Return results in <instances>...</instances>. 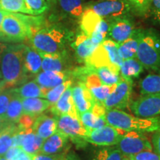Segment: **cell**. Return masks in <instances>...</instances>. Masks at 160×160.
<instances>
[{
    "label": "cell",
    "instance_id": "obj_1",
    "mask_svg": "<svg viewBox=\"0 0 160 160\" xmlns=\"http://www.w3.org/2000/svg\"><path fill=\"white\" fill-rule=\"evenodd\" d=\"M39 54H65L67 46L73 40V33L59 24L46 25L28 39Z\"/></svg>",
    "mask_w": 160,
    "mask_h": 160
},
{
    "label": "cell",
    "instance_id": "obj_2",
    "mask_svg": "<svg viewBox=\"0 0 160 160\" xmlns=\"http://www.w3.org/2000/svg\"><path fill=\"white\" fill-rule=\"evenodd\" d=\"M25 45H7L1 60V72L4 88H14L27 81L28 73L24 64L23 50Z\"/></svg>",
    "mask_w": 160,
    "mask_h": 160
},
{
    "label": "cell",
    "instance_id": "obj_3",
    "mask_svg": "<svg viewBox=\"0 0 160 160\" xmlns=\"http://www.w3.org/2000/svg\"><path fill=\"white\" fill-rule=\"evenodd\" d=\"M106 121L109 125L125 131H134L141 133L160 131V115L139 117L122 110H106Z\"/></svg>",
    "mask_w": 160,
    "mask_h": 160
},
{
    "label": "cell",
    "instance_id": "obj_4",
    "mask_svg": "<svg viewBox=\"0 0 160 160\" xmlns=\"http://www.w3.org/2000/svg\"><path fill=\"white\" fill-rule=\"evenodd\" d=\"M137 58L144 68L160 73V32L141 29Z\"/></svg>",
    "mask_w": 160,
    "mask_h": 160
},
{
    "label": "cell",
    "instance_id": "obj_5",
    "mask_svg": "<svg viewBox=\"0 0 160 160\" xmlns=\"http://www.w3.org/2000/svg\"><path fill=\"white\" fill-rule=\"evenodd\" d=\"M85 8H89L107 22L116 18L130 17L131 10L125 0H99L85 4Z\"/></svg>",
    "mask_w": 160,
    "mask_h": 160
},
{
    "label": "cell",
    "instance_id": "obj_6",
    "mask_svg": "<svg viewBox=\"0 0 160 160\" xmlns=\"http://www.w3.org/2000/svg\"><path fill=\"white\" fill-rule=\"evenodd\" d=\"M3 42L19 43L28 39V28L18 13H6L2 23Z\"/></svg>",
    "mask_w": 160,
    "mask_h": 160
},
{
    "label": "cell",
    "instance_id": "obj_7",
    "mask_svg": "<svg viewBox=\"0 0 160 160\" xmlns=\"http://www.w3.org/2000/svg\"><path fill=\"white\" fill-rule=\"evenodd\" d=\"M57 131L65 133L69 139L77 145H84L85 139L89 134L90 131L84 126L79 117L65 114L57 117Z\"/></svg>",
    "mask_w": 160,
    "mask_h": 160
},
{
    "label": "cell",
    "instance_id": "obj_8",
    "mask_svg": "<svg viewBox=\"0 0 160 160\" xmlns=\"http://www.w3.org/2000/svg\"><path fill=\"white\" fill-rule=\"evenodd\" d=\"M117 148L125 157L137 154L144 151H153L151 142L147 136L134 131H125Z\"/></svg>",
    "mask_w": 160,
    "mask_h": 160
},
{
    "label": "cell",
    "instance_id": "obj_9",
    "mask_svg": "<svg viewBox=\"0 0 160 160\" xmlns=\"http://www.w3.org/2000/svg\"><path fill=\"white\" fill-rule=\"evenodd\" d=\"M133 87V79L122 78L113 92L102 103L106 110H122L126 108L129 104Z\"/></svg>",
    "mask_w": 160,
    "mask_h": 160
},
{
    "label": "cell",
    "instance_id": "obj_10",
    "mask_svg": "<svg viewBox=\"0 0 160 160\" xmlns=\"http://www.w3.org/2000/svg\"><path fill=\"white\" fill-rule=\"evenodd\" d=\"M124 133L125 131L107 125L99 128L90 131L85 141L98 146L117 145Z\"/></svg>",
    "mask_w": 160,
    "mask_h": 160
},
{
    "label": "cell",
    "instance_id": "obj_11",
    "mask_svg": "<svg viewBox=\"0 0 160 160\" xmlns=\"http://www.w3.org/2000/svg\"><path fill=\"white\" fill-rule=\"evenodd\" d=\"M136 117H150L160 115V93L142 95L130 105Z\"/></svg>",
    "mask_w": 160,
    "mask_h": 160
},
{
    "label": "cell",
    "instance_id": "obj_12",
    "mask_svg": "<svg viewBox=\"0 0 160 160\" xmlns=\"http://www.w3.org/2000/svg\"><path fill=\"white\" fill-rule=\"evenodd\" d=\"M44 140L35 133L32 128L25 131L19 129L13 137L12 147H19L28 155L31 156L39 153Z\"/></svg>",
    "mask_w": 160,
    "mask_h": 160
},
{
    "label": "cell",
    "instance_id": "obj_13",
    "mask_svg": "<svg viewBox=\"0 0 160 160\" xmlns=\"http://www.w3.org/2000/svg\"><path fill=\"white\" fill-rule=\"evenodd\" d=\"M134 30V24L130 17L116 18L108 22V38L121 44L131 37Z\"/></svg>",
    "mask_w": 160,
    "mask_h": 160
},
{
    "label": "cell",
    "instance_id": "obj_14",
    "mask_svg": "<svg viewBox=\"0 0 160 160\" xmlns=\"http://www.w3.org/2000/svg\"><path fill=\"white\" fill-rule=\"evenodd\" d=\"M72 97L79 114L91 111L97 102L85 84L79 81L72 87Z\"/></svg>",
    "mask_w": 160,
    "mask_h": 160
},
{
    "label": "cell",
    "instance_id": "obj_15",
    "mask_svg": "<svg viewBox=\"0 0 160 160\" xmlns=\"http://www.w3.org/2000/svg\"><path fill=\"white\" fill-rule=\"evenodd\" d=\"M106 109L102 103L96 102L91 111L79 114V119L84 126L89 130L97 129L108 125L105 118Z\"/></svg>",
    "mask_w": 160,
    "mask_h": 160
},
{
    "label": "cell",
    "instance_id": "obj_16",
    "mask_svg": "<svg viewBox=\"0 0 160 160\" xmlns=\"http://www.w3.org/2000/svg\"><path fill=\"white\" fill-rule=\"evenodd\" d=\"M71 78V71H42L36 76L34 81L43 89L49 90Z\"/></svg>",
    "mask_w": 160,
    "mask_h": 160
},
{
    "label": "cell",
    "instance_id": "obj_17",
    "mask_svg": "<svg viewBox=\"0 0 160 160\" xmlns=\"http://www.w3.org/2000/svg\"><path fill=\"white\" fill-rule=\"evenodd\" d=\"M69 138L61 131H57L44 140L39 153L45 154H59L65 153Z\"/></svg>",
    "mask_w": 160,
    "mask_h": 160
},
{
    "label": "cell",
    "instance_id": "obj_18",
    "mask_svg": "<svg viewBox=\"0 0 160 160\" xmlns=\"http://www.w3.org/2000/svg\"><path fill=\"white\" fill-rule=\"evenodd\" d=\"M71 45L74 50L77 60L81 63L85 62L88 58L92 54L98 46L93 42L91 37L82 31L79 34L77 35Z\"/></svg>",
    "mask_w": 160,
    "mask_h": 160
},
{
    "label": "cell",
    "instance_id": "obj_19",
    "mask_svg": "<svg viewBox=\"0 0 160 160\" xmlns=\"http://www.w3.org/2000/svg\"><path fill=\"white\" fill-rule=\"evenodd\" d=\"M49 108L51 113L56 116V117L65 114H70L79 117V114L76 109L72 97V86L66 90L57 100V102L51 105Z\"/></svg>",
    "mask_w": 160,
    "mask_h": 160
},
{
    "label": "cell",
    "instance_id": "obj_20",
    "mask_svg": "<svg viewBox=\"0 0 160 160\" xmlns=\"http://www.w3.org/2000/svg\"><path fill=\"white\" fill-rule=\"evenodd\" d=\"M42 59V71H70L71 64L68 53L58 54H40Z\"/></svg>",
    "mask_w": 160,
    "mask_h": 160
},
{
    "label": "cell",
    "instance_id": "obj_21",
    "mask_svg": "<svg viewBox=\"0 0 160 160\" xmlns=\"http://www.w3.org/2000/svg\"><path fill=\"white\" fill-rule=\"evenodd\" d=\"M32 130L39 137L46 139L57 131V117L40 114L36 118Z\"/></svg>",
    "mask_w": 160,
    "mask_h": 160
},
{
    "label": "cell",
    "instance_id": "obj_22",
    "mask_svg": "<svg viewBox=\"0 0 160 160\" xmlns=\"http://www.w3.org/2000/svg\"><path fill=\"white\" fill-rule=\"evenodd\" d=\"M140 35L141 29H135L128 39L118 45V52L123 60L137 58Z\"/></svg>",
    "mask_w": 160,
    "mask_h": 160
},
{
    "label": "cell",
    "instance_id": "obj_23",
    "mask_svg": "<svg viewBox=\"0 0 160 160\" xmlns=\"http://www.w3.org/2000/svg\"><path fill=\"white\" fill-rule=\"evenodd\" d=\"M85 65L93 68H99L102 67H109L111 68L119 70V67L113 65L112 64L109 54L104 46L100 43L97 46L95 51L92 53V54L85 61Z\"/></svg>",
    "mask_w": 160,
    "mask_h": 160
},
{
    "label": "cell",
    "instance_id": "obj_24",
    "mask_svg": "<svg viewBox=\"0 0 160 160\" xmlns=\"http://www.w3.org/2000/svg\"><path fill=\"white\" fill-rule=\"evenodd\" d=\"M57 4L59 5L62 15L73 19H79L85 9L83 0H57Z\"/></svg>",
    "mask_w": 160,
    "mask_h": 160
},
{
    "label": "cell",
    "instance_id": "obj_25",
    "mask_svg": "<svg viewBox=\"0 0 160 160\" xmlns=\"http://www.w3.org/2000/svg\"><path fill=\"white\" fill-rule=\"evenodd\" d=\"M25 68L28 73L37 75L42 71V57L34 48L25 45L23 50Z\"/></svg>",
    "mask_w": 160,
    "mask_h": 160
},
{
    "label": "cell",
    "instance_id": "obj_26",
    "mask_svg": "<svg viewBox=\"0 0 160 160\" xmlns=\"http://www.w3.org/2000/svg\"><path fill=\"white\" fill-rule=\"evenodd\" d=\"M22 104L23 113L34 117L42 114L51 105L49 101L43 98H23L22 99Z\"/></svg>",
    "mask_w": 160,
    "mask_h": 160
},
{
    "label": "cell",
    "instance_id": "obj_27",
    "mask_svg": "<svg viewBox=\"0 0 160 160\" xmlns=\"http://www.w3.org/2000/svg\"><path fill=\"white\" fill-rule=\"evenodd\" d=\"M79 20V27L81 31L91 37L101 22L102 18L97 15L93 10L89 8H85Z\"/></svg>",
    "mask_w": 160,
    "mask_h": 160
},
{
    "label": "cell",
    "instance_id": "obj_28",
    "mask_svg": "<svg viewBox=\"0 0 160 160\" xmlns=\"http://www.w3.org/2000/svg\"><path fill=\"white\" fill-rule=\"evenodd\" d=\"M16 94L20 98H43L45 99V95L48 90L43 89L36 82H28L24 83L18 88H13Z\"/></svg>",
    "mask_w": 160,
    "mask_h": 160
},
{
    "label": "cell",
    "instance_id": "obj_29",
    "mask_svg": "<svg viewBox=\"0 0 160 160\" xmlns=\"http://www.w3.org/2000/svg\"><path fill=\"white\" fill-rule=\"evenodd\" d=\"M144 67L137 58L123 60L120 66L119 73L122 78L133 79L137 78L142 73Z\"/></svg>",
    "mask_w": 160,
    "mask_h": 160
},
{
    "label": "cell",
    "instance_id": "obj_30",
    "mask_svg": "<svg viewBox=\"0 0 160 160\" xmlns=\"http://www.w3.org/2000/svg\"><path fill=\"white\" fill-rule=\"evenodd\" d=\"M19 131L17 123H10L0 132V157L5 156L6 152L12 147L13 137Z\"/></svg>",
    "mask_w": 160,
    "mask_h": 160
},
{
    "label": "cell",
    "instance_id": "obj_31",
    "mask_svg": "<svg viewBox=\"0 0 160 160\" xmlns=\"http://www.w3.org/2000/svg\"><path fill=\"white\" fill-rule=\"evenodd\" d=\"M139 88L142 95L160 93V73L146 76L140 81Z\"/></svg>",
    "mask_w": 160,
    "mask_h": 160
},
{
    "label": "cell",
    "instance_id": "obj_32",
    "mask_svg": "<svg viewBox=\"0 0 160 160\" xmlns=\"http://www.w3.org/2000/svg\"><path fill=\"white\" fill-rule=\"evenodd\" d=\"M94 69L102 82L105 85H117L122 79L119 70L109 67H102Z\"/></svg>",
    "mask_w": 160,
    "mask_h": 160
},
{
    "label": "cell",
    "instance_id": "obj_33",
    "mask_svg": "<svg viewBox=\"0 0 160 160\" xmlns=\"http://www.w3.org/2000/svg\"><path fill=\"white\" fill-rule=\"evenodd\" d=\"M23 114L22 99L15 93L12 98L6 111L5 117L10 123H17L19 118Z\"/></svg>",
    "mask_w": 160,
    "mask_h": 160
},
{
    "label": "cell",
    "instance_id": "obj_34",
    "mask_svg": "<svg viewBox=\"0 0 160 160\" xmlns=\"http://www.w3.org/2000/svg\"><path fill=\"white\" fill-rule=\"evenodd\" d=\"M131 13L139 17L149 16L151 0H125Z\"/></svg>",
    "mask_w": 160,
    "mask_h": 160
},
{
    "label": "cell",
    "instance_id": "obj_35",
    "mask_svg": "<svg viewBox=\"0 0 160 160\" xmlns=\"http://www.w3.org/2000/svg\"><path fill=\"white\" fill-rule=\"evenodd\" d=\"M0 10L6 13H24L30 14L25 0H0Z\"/></svg>",
    "mask_w": 160,
    "mask_h": 160
},
{
    "label": "cell",
    "instance_id": "obj_36",
    "mask_svg": "<svg viewBox=\"0 0 160 160\" xmlns=\"http://www.w3.org/2000/svg\"><path fill=\"white\" fill-rule=\"evenodd\" d=\"M124 156L117 147L102 148L98 149L93 155V160H123Z\"/></svg>",
    "mask_w": 160,
    "mask_h": 160
},
{
    "label": "cell",
    "instance_id": "obj_37",
    "mask_svg": "<svg viewBox=\"0 0 160 160\" xmlns=\"http://www.w3.org/2000/svg\"><path fill=\"white\" fill-rule=\"evenodd\" d=\"M101 43L108 53L112 64L120 68V66L122 63L123 59L120 57L119 52H118V45L119 44L113 42V40L108 39V38H106Z\"/></svg>",
    "mask_w": 160,
    "mask_h": 160
},
{
    "label": "cell",
    "instance_id": "obj_38",
    "mask_svg": "<svg viewBox=\"0 0 160 160\" xmlns=\"http://www.w3.org/2000/svg\"><path fill=\"white\" fill-rule=\"evenodd\" d=\"M72 85H73V80L68 79L62 84H60V85L53 88L49 89L47 93H46L45 99L49 101V102L51 105H53V104L57 102V100L62 95L64 92L69 87L72 86Z\"/></svg>",
    "mask_w": 160,
    "mask_h": 160
},
{
    "label": "cell",
    "instance_id": "obj_39",
    "mask_svg": "<svg viewBox=\"0 0 160 160\" xmlns=\"http://www.w3.org/2000/svg\"><path fill=\"white\" fill-rule=\"evenodd\" d=\"M25 2L30 15H40L49 9V5L46 0H25Z\"/></svg>",
    "mask_w": 160,
    "mask_h": 160
},
{
    "label": "cell",
    "instance_id": "obj_40",
    "mask_svg": "<svg viewBox=\"0 0 160 160\" xmlns=\"http://www.w3.org/2000/svg\"><path fill=\"white\" fill-rule=\"evenodd\" d=\"M108 22L102 19L101 22L91 37L93 42L97 45L102 42V41L108 38Z\"/></svg>",
    "mask_w": 160,
    "mask_h": 160
},
{
    "label": "cell",
    "instance_id": "obj_41",
    "mask_svg": "<svg viewBox=\"0 0 160 160\" xmlns=\"http://www.w3.org/2000/svg\"><path fill=\"white\" fill-rule=\"evenodd\" d=\"M15 93L13 88L5 89L0 91V115L5 116L10 102Z\"/></svg>",
    "mask_w": 160,
    "mask_h": 160
},
{
    "label": "cell",
    "instance_id": "obj_42",
    "mask_svg": "<svg viewBox=\"0 0 160 160\" xmlns=\"http://www.w3.org/2000/svg\"><path fill=\"white\" fill-rule=\"evenodd\" d=\"M126 157L129 160H160L159 156L153 151H144Z\"/></svg>",
    "mask_w": 160,
    "mask_h": 160
},
{
    "label": "cell",
    "instance_id": "obj_43",
    "mask_svg": "<svg viewBox=\"0 0 160 160\" xmlns=\"http://www.w3.org/2000/svg\"><path fill=\"white\" fill-rule=\"evenodd\" d=\"M37 117H34V116L23 113L17 123L18 127L19 128L20 130H23V131L32 128V126L34 123V121Z\"/></svg>",
    "mask_w": 160,
    "mask_h": 160
},
{
    "label": "cell",
    "instance_id": "obj_44",
    "mask_svg": "<svg viewBox=\"0 0 160 160\" xmlns=\"http://www.w3.org/2000/svg\"><path fill=\"white\" fill-rule=\"evenodd\" d=\"M31 160H66L67 154L65 153L59 154H45L37 153L36 154L29 156Z\"/></svg>",
    "mask_w": 160,
    "mask_h": 160
},
{
    "label": "cell",
    "instance_id": "obj_45",
    "mask_svg": "<svg viewBox=\"0 0 160 160\" xmlns=\"http://www.w3.org/2000/svg\"><path fill=\"white\" fill-rule=\"evenodd\" d=\"M149 16L156 25L160 26V0H151Z\"/></svg>",
    "mask_w": 160,
    "mask_h": 160
},
{
    "label": "cell",
    "instance_id": "obj_46",
    "mask_svg": "<svg viewBox=\"0 0 160 160\" xmlns=\"http://www.w3.org/2000/svg\"><path fill=\"white\" fill-rule=\"evenodd\" d=\"M151 142L153 146V151L160 157V131L153 133Z\"/></svg>",
    "mask_w": 160,
    "mask_h": 160
},
{
    "label": "cell",
    "instance_id": "obj_47",
    "mask_svg": "<svg viewBox=\"0 0 160 160\" xmlns=\"http://www.w3.org/2000/svg\"><path fill=\"white\" fill-rule=\"evenodd\" d=\"M23 151L19 147H11L8 151L6 152L5 157L7 160H13L15 159L17 156H19Z\"/></svg>",
    "mask_w": 160,
    "mask_h": 160
},
{
    "label": "cell",
    "instance_id": "obj_48",
    "mask_svg": "<svg viewBox=\"0 0 160 160\" xmlns=\"http://www.w3.org/2000/svg\"><path fill=\"white\" fill-rule=\"evenodd\" d=\"M6 14V12L0 10V42H3V34L2 32V23L4 17Z\"/></svg>",
    "mask_w": 160,
    "mask_h": 160
},
{
    "label": "cell",
    "instance_id": "obj_49",
    "mask_svg": "<svg viewBox=\"0 0 160 160\" xmlns=\"http://www.w3.org/2000/svg\"><path fill=\"white\" fill-rule=\"evenodd\" d=\"M10 122H8V120L6 119L5 116H1L0 115V132L5 128L8 125H9Z\"/></svg>",
    "mask_w": 160,
    "mask_h": 160
},
{
    "label": "cell",
    "instance_id": "obj_50",
    "mask_svg": "<svg viewBox=\"0 0 160 160\" xmlns=\"http://www.w3.org/2000/svg\"><path fill=\"white\" fill-rule=\"evenodd\" d=\"M6 48H7V45L4 44L3 42H0V79H2V72H1V60H2V56L4 51H5Z\"/></svg>",
    "mask_w": 160,
    "mask_h": 160
},
{
    "label": "cell",
    "instance_id": "obj_51",
    "mask_svg": "<svg viewBox=\"0 0 160 160\" xmlns=\"http://www.w3.org/2000/svg\"><path fill=\"white\" fill-rule=\"evenodd\" d=\"M13 160H31V159H30V157L27 154V153H25V152L22 151L19 156H17V157Z\"/></svg>",
    "mask_w": 160,
    "mask_h": 160
},
{
    "label": "cell",
    "instance_id": "obj_52",
    "mask_svg": "<svg viewBox=\"0 0 160 160\" xmlns=\"http://www.w3.org/2000/svg\"><path fill=\"white\" fill-rule=\"evenodd\" d=\"M66 160H80L74 153H70L67 155V159Z\"/></svg>",
    "mask_w": 160,
    "mask_h": 160
},
{
    "label": "cell",
    "instance_id": "obj_53",
    "mask_svg": "<svg viewBox=\"0 0 160 160\" xmlns=\"http://www.w3.org/2000/svg\"><path fill=\"white\" fill-rule=\"evenodd\" d=\"M48 4L50 5H55L56 3H57V0H46Z\"/></svg>",
    "mask_w": 160,
    "mask_h": 160
},
{
    "label": "cell",
    "instance_id": "obj_54",
    "mask_svg": "<svg viewBox=\"0 0 160 160\" xmlns=\"http://www.w3.org/2000/svg\"><path fill=\"white\" fill-rule=\"evenodd\" d=\"M0 160H7V159L3 156V157H0Z\"/></svg>",
    "mask_w": 160,
    "mask_h": 160
},
{
    "label": "cell",
    "instance_id": "obj_55",
    "mask_svg": "<svg viewBox=\"0 0 160 160\" xmlns=\"http://www.w3.org/2000/svg\"><path fill=\"white\" fill-rule=\"evenodd\" d=\"M2 83H3V81H2V79H0V85H2Z\"/></svg>",
    "mask_w": 160,
    "mask_h": 160
},
{
    "label": "cell",
    "instance_id": "obj_56",
    "mask_svg": "<svg viewBox=\"0 0 160 160\" xmlns=\"http://www.w3.org/2000/svg\"><path fill=\"white\" fill-rule=\"evenodd\" d=\"M123 160H129V159H128V158L126 157H124V158H123Z\"/></svg>",
    "mask_w": 160,
    "mask_h": 160
}]
</instances>
